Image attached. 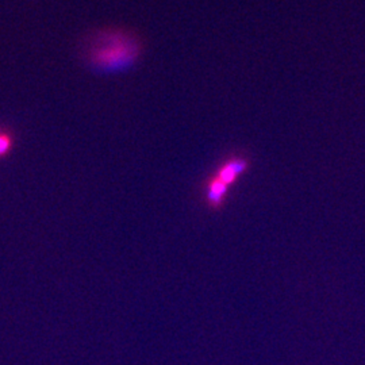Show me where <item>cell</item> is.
I'll return each instance as SVG.
<instances>
[{
  "mask_svg": "<svg viewBox=\"0 0 365 365\" xmlns=\"http://www.w3.org/2000/svg\"><path fill=\"white\" fill-rule=\"evenodd\" d=\"M138 56V45L135 41L122 36H106L92 49V64L103 69H119L133 64Z\"/></svg>",
  "mask_w": 365,
  "mask_h": 365,
  "instance_id": "cell-1",
  "label": "cell"
},
{
  "mask_svg": "<svg viewBox=\"0 0 365 365\" xmlns=\"http://www.w3.org/2000/svg\"><path fill=\"white\" fill-rule=\"evenodd\" d=\"M249 168V161L244 157H233L227 160L220 170H217L215 178L221 180L225 185L230 188L241 175H244Z\"/></svg>",
  "mask_w": 365,
  "mask_h": 365,
  "instance_id": "cell-2",
  "label": "cell"
},
{
  "mask_svg": "<svg viewBox=\"0 0 365 365\" xmlns=\"http://www.w3.org/2000/svg\"><path fill=\"white\" fill-rule=\"evenodd\" d=\"M229 191V187L225 185L221 180H218L215 176L210 180L209 191H207V199H209L210 205L214 207L221 206L225 196Z\"/></svg>",
  "mask_w": 365,
  "mask_h": 365,
  "instance_id": "cell-3",
  "label": "cell"
},
{
  "mask_svg": "<svg viewBox=\"0 0 365 365\" xmlns=\"http://www.w3.org/2000/svg\"><path fill=\"white\" fill-rule=\"evenodd\" d=\"M11 148V138L7 134H0V156L6 155Z\"/></svg>",
  "mask_w": 365,
  "mask_h": 365,
  "instance_id": "cell-4",
  "label": "cell"
}]
</instances>
